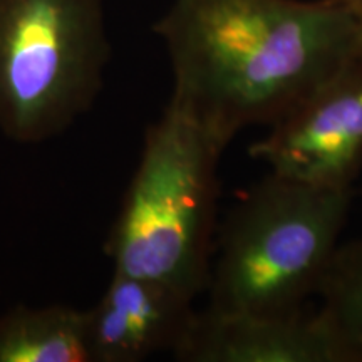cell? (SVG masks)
Here are the masks:
<instances>
[{
    "label": "cell",
    "instance_id": "277c9868",
    "mask_svg": "<svg viewBox=\"0 0 362 362\" xmlns=\"http://www.w3.org/2000/svg\"><path fill=\"white\" fill-rule=\"evenodd\" d=\"M111 57L104 0H0V131L62 134L96 103Z\"/></svg>",
    "mask_w": 362,
    "mask_h": 362
},
{
    "label": "cell",
    "instance_id": "8992f818",
    "mask_svg": "<svg viewBox=\"0 0 362 362\" xmlns=\"http://www.w3.org/2000/svg\"><path fill=\"white\" fill-rule=\"evenodd\" d=\"M194 298L168 285L115 272L88 310L90 362H139L173 351L192 327Z\"/></svg>",
    "mask_w": 362,
    "mask_h": 362
},
{
    "label": "cell",
    "instance_id": "6da1fadb",
    "mask_svg": "<svg viewBox=\"0 0 362 362\" xmlns=\"http://www.w3.org/2000/svg\"><path fill=\"white\" fill-rule=\"evenodd\" d=\"M155 33L170 56L171 101L225 146L277 123L362 52L341 0H175Z\"/></svg>",
    "mask_w": 362,
    "mask_h": 362
},
{
    "label": "cell",
    "instance_id": "5b68a950",
    "mask_svg": "<svg viewBox=\"0 0 362 362\" xmlns=\"http://www.w3.org/2000/svg\"><path fill=\"white\" fill-rule=\"evenodd\" d=\"M250 156L275 175L352 189L362 170V52L272 124Z\"/></svg>",
    "mask_w": 362,
    "mask_h": 362
},
{
    "label": "cell",
    "instance_id": "3957f363",
    "mask_svg": "<svg viewBox=\"0 0 362 362\" xmlns=\"http://www.w3.org/2000/svg\"><path fill=\"white\" fill-rule=\"evenodd\" d=\"M352 197V189L270 171L216 230L206 309L247 315L305 310L337 250Z\"/></svg>",
    "mask_w": 362,
    "mask_h": 362
},
{
    "label": "cell",
    "instance_id": "52a82bcc",
    "mask_svg": "<svg viewBox=\"0 0 362 362\" xmlns=\"http://www.w3.org/2000/svg\"><path fill=\"white\" fill-rule=\"evenodd\" d=\"M171 356L183 362H346L319 310L247 315L205 309Z\"/></svg>",
    "mask_w": 362,
    "mask_h": 362
},
{
    "label": "cell",
    "instance_id": "7a4b0ae2",
    "mask_svg": "<svg viewBox=\"0 0 362 362\" xmlns=\"http://www.w3.org/2000/svg\"><path fill=\"white\" fill-rule=\"evenodd\" d=\"M225 149L170 99L160 119L146 129L106 242L115 272L165 284L192 298L208 291Z\"/></svg>",
    "mask_w": 362,
    "mask_h": 362
},
{
    "label": "cell",
    "instance_id": "30bf717a",
    "mask_svg": "<svg viewBox=\"0 0 362 362\" xmlns=\"http://www.w3.org/2000/svg\"><path fill=\"white\" fill-rule=\"evenodd\" d=\"M341 2L349 8V12L354 17L357 29H359V35H361V42H362V0H341Z\"/></svg>",
    "mask_w": 362,
    "mask_h": 362
},
{
    "label": "cell",
    "instance_id": "ba28073f",
    "mask_svg": "<svg viewBox=\"0 0 362 362\" xmlns=\"http://www.w3.org/2000/svg\"><path fill=\"white\" fill-rule=\"evenodd\" d=\"M0 362H90L88 310L13 307L0 315Z\"/></svg>",
    "mask_w": 362,
    "mask_h": 362
},
{
    "label": "cell",
    "instance_id": "9c48e42d",
    "mask_svg": "<svg viewBox=\"0 0 362 362\" xmlns=\"http://www.w3.org/2000/svg\"><path fill=\"white\" fill-rule=\"evenodd\" d=\"M317 296L346 362H362V237L339 245Z\"/></svg>",
    "mask_w": 362,
    "mask_h": 362
}]
</instances>
